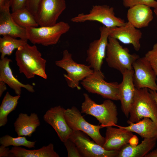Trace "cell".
<instances>
[{
    "label": "cell",
    "mask_w": 157,
    "mask_h": 157,
    "mask_svg": "<svg viewBox=\"0 0 157 157\" xmlns=\"http://www.w3.org/2000/svg\"><path fill=\"white\" fill-rule=\"evenodd\" d=\"M15 59L19 73L24 74L27 78H33L35 75L47 78L46 60L42 58L35 45L31 46L27 42L20 46L17 49Z\"/></svg>",
    "instance_id": "1"
},
{
    "label": "cell",
    "mask_w": 157,
    "mask_h": 157,
    "mask_svg": "<svg viewBox=\"0 0 157 157\" xmlns=\"http://www.w3.org/2000/svg\"><path fill=\"white\" fill-rule=\"evenodd\" d=\"M127 122H136L144 118L151 119L157 126V104L147 88H135Z\"/></svg>",
    "instance_id": "2"
},
{
    "label": "cell",
    "mask_w": 157,
    "mask_h": 157,
    "mask_svg": "<svg viewBox=\"0 0 157 157\" xmlns=\"http://www.w3.org/2000/svg\"><path fill=\"white\" fill-rule=\"evenodd\" d=\"M84 101L81 106V113L92 115L103 127L115 126L117 123L118 113L115 104L110 99L101 104H97L86 93L83 94Z\"/></svg>",
    "instance_id": "3"
},
{
    "label": "cell",
    "mask_w": 157,
    "mask_h": 157,
    "mask_svg": "<svg viewBox=\"0 0 157 157\" xmlns=\"http://www.w3.org/2000/svg\"><path fill=\"white\" fill-rule=\"evenodd\" d=\"M140 57L136 53H130L128 49L123 47L116 39L108 37L105 59L110 67L122 74L126 70L133 69V63Z\"/></svg>",
    "instance_id": "4"
},
{
    "label": "cell",
    "mask_w": 157,
    "mask_h": 157,
    "mask_svg": "<svg viewBox=\"0 0 157 157\" xmlns=\"http://www.w3.org/2000/svg\"><path fill=\"white\" fill-rule=\"evenodd\" d=\"M70 28L68 23L61 21L51 26L29 27L26 29L28 40L31 43L48 46L56 44Z\"/></svg>",
    "instance_id": "5"
},
{
    "label": "cell",
    "mask_w": 157,
    "mask_h": 157,
    "mask_svg": "<svg viewBox=\"0 0 157 157\" xmlns=\"http://www.w3.org/2000/svg\"><path fill=\"white\" fill-rule=\"evenodd\" d=\"M56 65L65 70L64 75L68 85L72 88L81 89L79 84L94 70L89 65L78 63L73 59L72 54L67 49L63 51L62 58L55 61Z\"/></svg>",
    "instance_id": "6"
},
{
    "label": "cell",
    "mask_w": 157,
    "mask_h": 157,
    "mask_svg": "<svg viewBox=\"0 0 157 157\" xmlns=\"http://www.w3.org/2000/svg\"><path fill=\"white\" fill-rule=\"evenodd\" d=\"M101 70L93 72L81 81V84L89 93L99 95L104 98L119 100V84L108 82Z\"/></svg>",
    "instance_id": "7"
},
{
    "label": "cell",
    "mask_w": 157,
    "mask_h": 157,
    "mask_svg": "<svg viewBox=\"0 0 157 157\" xmlns=\"http://www.w3.org/2000/svg\"><path fill=\"white\" fill-rule=\"evenodd\" d=\"M71 21L76 23L96 21L108 28L122 26L126 22L124 19L115 16L113 7L106 5L93 6L88 13L79 14L72 18Z\"/></svg>",
    "instance_id": "8"
},
{
    "label": "cell",
    "mask_w": 157,
    "mask_h": 157,
    "mask_svg": "<svg viewBox=\"0 0 157 157\" xmlns=\"http://www.w3.org/2000/svg\"><path fill=\"white\" fill-rule=\"evenodd\" d=\"M65 116L67 124L73 130H79L84 133L103 147L105 137L100 133V129L103 128L101 125H93L87 122L81 112L74 106L65 110Z\"/></svg>",
    "instance_id": "9"
},
{
    "label": "cell",
    "mask_w": 157,
    "mask_h": 157,
    "mask_svg": "<svg viewBox=\"0 0 157 157\" xmlns=\"http://www.w3.org/2000/svg\"><path fill=\"white\" fill-rule=\"evenodd\" d=\"M79 130H73L69 138L76 145L82 157H117L119 151L105 149Z\"/></svg>",
    "instance_id": "10"
},
{
    "label": "cell",
    "mask_w": 157,
    "mask_h": 157,
    "mask_svg": "<svg viewBox=\"0 0 157 157\" xmlns=\"http://www.w3.org/2000/svg\"><path fill=\"white\" fill-rule=\"evenodd\" d=\"M65 0H41L35 16L40 26L55 25L66 8Z\"/></svg>",
    "instance_id": "11"
},
{
    "label": "cell",
    "mask_w": 157,
    "mask_h": 157,
    "mask_svg": "<svg viewBox=\"0 0 157 157\" xmlns=\"http://www.w3.org/2000/svg\"><path fill=\"white\" fill-rule=\"evenodd\" d=\"M133 82L135 88H147L157 92V76L145 57H140L133 64Z\"/></svg>",
    "instance_id": "12"
},
{
    "label": "cell",
    "mask_w": 157,
    "mask_h": 157,
    "mask_svg": "<svg viewBox=\"0 0 157 157\" xmlns=\"http://www.w3.org/2000/svg\"><path fill=\"white\" fill-rule=\"evenodd\" d=\"M100 37L90 42L86 51V61L94 70H101L106 57L109 37V28L103 26L99 28Z\"/></svg>",
    "instance_id": "13"
},
{
    "label": "cell",
    "mask_w": 157,
    "mask_h": 157,
    "mask_svg": "<svg viewBox=\"0 0 157 157\" xmlns=\"http://www.w3.org/2000/svg\"><path fill=\"white\" fill-rule=\"evenodd\" d=\"M65 110L60 106L52 107L46 112L43 116L44 120L54 129L63 142L69 138L73 131L66 121Z\"/></svg>",
    "instance_id": "14"
},
{
    "label": "cell",
    "mask_w": 157,
    "mask_h": 157,
    "mask_svg": "<svg viewBox=\"0 0 157 157\" xmlns=\"http://www.w3.org/2000/svg\"><path fill=\"white\" fill-rule=\"evenodd\" d=\"M141 31L128 22L123 25L109 28V37L115 38L124 44H131L136 51L141 47Z\"/></svg>",
    "instance_id": "15"
},
{
    "label": "cell",
    "mask_w": 157,
    "mask_h": 157,
    "mask_svg": "<svg viewBox=\"0 0 157 157\" xmlns=\"http://www.w3.org/2000/svg\"><path fill=\"white\" fill-rule=\"evenodd\" d=\"M133 69L127 70L122 74V80L119 84V98L122 112L127 118L133 102L135 88L133 80Z\"/></svg>",
    "instance_id": "16"
},
{
    "label": "cell",
    "mask_w": 157,
    "mask_h": 157,
    "mask_svg": "<svg viewBox=\"0 0 157 157\" xmlns=\"http://www.w3.org/2000/svg\"><path fill=\"white\" fill-rule=\"evenodd\" d=\"M132 133L120 128L108 126L102 147L107 150L119 151L124 145L129 143L134 135Z\"/></svg>",
    "instance_id": "17"
},
{
    "label": "cell",
    "mask_w": 157,
    "mask_h": 157,
    "mask_svg": "<svg viewBox=\"0 0 157 157\" xmlns=\"http://www.w3.org/2000/svg\"><path fill=\"white\" fill-rule=\"evenodd\" d=\"M10 7L0 9V35L28 40L26 28L14 22L10 12Z\"/></svg>",
    "instance_id": "18"
},
{
    "label": "cell",
    "mask_w": 157,
    "mask_h": 157,
    "mask_svg": "<svg viewBox=\"0 0 157 157\" xmlns=\"http://www.w3.org/2000/svg\"><path fill=\"white\" fill-rule=\"evenodd\" d=\"M11 62V59L7 57L0 60V81H3L8 85L17 95H20L22 88L31 92H34L35 90L33 86L28 84L22 83L14 76L9 65Z\"/></svg>",
    "instance_id": "19"
},
{
    "label": "cell",
    "mask_w": 157,
    "mask_h": 157,
    "mask_svg": "<svg viewBox=\"0 0 157 157\" xmlns=\"http://www.w3.org/2000/svg\"><path fill=\"white\" fill-rule=\"evenodd\" d=\"M151 8L144 5L129 8L127 13L128 22L138 29L147 27L154 18Z\"/></svg>",
    "instance_id": "20"
},
{
    "label": "cell",
    "mask_w": 157,
    "mask_h": 157,
    "mask_svg": "<svg viewBox=\"0 0 157 157\" xmlns=\"http://www.w3.org/2000/svg\"><path fill=\"white\" fill-rule=\"evenodd\" d=\"M40 125L38 117L35 113H31L29 116L27 114L21 113L14 123L15 130L18 136L31 137Z\"/></svg>",
    "instance_id": "21"
},
{
    "label": "cell",
    "mask_w": 157,
    "mask_h": 157,
    "mask_svg": "<svg viewBox=\"0 0 157 157\" xmlns=\"http://www.w3.org/2000/svg\"><path fill=\"white\" fill-rule=\"evenodd\" d=\"M157 137L144 138L139 144L132 145L129 143L119 151L117 157H142L149 153L155 147Z\"/></svg>",
    "instance_id": "22"
},
{
    "label": "cell",
    "mask_w": 157,
    "mask_h": 157,
    "mask_svg": "<svg viewBox=\"0 0 157 157\" xmlns=\"http://www.w3.org/2000/svg\"><path fill=\"white\" fill-rule=\"evenodd\" d=\"M127 123L129 124L128 126H122L117 125L115 126L136 133L142 138L157 137V126L155 123L149 118H144L136 122H127Z\"/></svg>",
    "instance_id": "23"
},
{
    "label": "cell",
    "mask_w": 157,
    "mask_h": 157,
    "mask_svg": "<svg viewBox=\"0 0 157 157\" xmlns=\"http://www.w3.org/2000/svg\"><path fill=\"white\" fill-rule=\"evenodd\" d=\"M13 157H59L54 151V146L50 143L47 146L33 150L26 149L20 147H12L10 150Z\"/></svg>",
    "instance_id": "24"
},
{
    "label": "cell",
    "mask_w": 157,
    "mask_h": 157,
    "mask_svg": "<svg viewBox=\"0 0 157 157\" xmlns=\"http://www.w3.org/2000/svg\"><path fill=\"white\" fill-rule=\"evenodd\" d=\"M20 97V95L13 96L6 92L0 106V127L6 124L8 115L15 110Z\"/></svg>",
    "instance_id": "25"
},
{
    "label": "cell",
    "mask_w": 157,
    "mask_h": 157,
    "mask_svg": "<svg viewBox=\"0 0 157 157\" xmlns=\"http://www.w3.org/2000/svg\"><path fill=\"white\" fill-rule=\"evenodd\" d=\"M12 18L18 26L24 28L39 26L34 16L26 8L11 13Z\"/></svg>",
    "instance_id": "26"
},
{
    "label": "cell",
    "mask_w": 157,
    "mask_h": 157,
    "mask_svg": "<svg viewBox=\"0 0 157 157\" xmlns=\"http://www.w3.org/2000/svg\"><path fill=\"white\" fill-rule=\"evenodd\" d=\"M26 40L18 39L11 36L5 35L0 38V52L1 59L6 56H10L13 51L27 42Z\"/></svg>",
    "instance_id": "27"
},
{
    "label": "cell",
    "mask_w": 157,
    "mask_h": 157,
    "mask_svg": "<svg viewBox=\"0 0 157 157\" xmlns=\"http://www.w3.org/2000/svg\"><path fill=\"white\" fill-rule=\"evenodd\" d=\"M36 141L28 140L25 136L13 137L9 135H6L0 138V144L6 147L10 146L17 147L24 146L29 148H35Z\"/></svg>",
    "instance_id": "28"
},
{
    "label": "cell",
    "mask_w": 157,
    "mask_h": 157,
    "mask_svg": "<svg viewBox=\"0 0 157 157\" xmlns=\"http://www.w3.org/2000/svg\"><path fill=\"white\" fill-rule=\"evenodd\" d=\"M123 6L130 8L138 5H144L155 8L157 7V1L155 0H122Z\"/></svg>",
    "instance_id": "29"
},
{
    "label": "cell",
    "mask_w": 157,
    "mask_h": 157,
    "mask_svg": "<svg viewBox=\"0 0 157 157\" xmlns=\"http://www.w3.org/2000/svg\"><path fill=\"white\" fill-rule=\"evenodd\" d=\"M144 57L157 76V43L155 44L152 49L145 54Z\"/></svg>",
    "instance_id": "30"
},
{
    "label": "cell",
    "mask_w": 157,
    "mask_h": 157,
    "mask_svg": "<svg viewBox=\"0 0 157 157\" xmlns=\"http://www.w3.org/2000/svg\"><path fill=\"white\" fill-rule=\"evenodd\" d=\"M63 143L67 149L68 157H82L76 145L70 138Z\"/></svg>",
    "instance_id": "31"
},
{
    "label": "cell",
    "mask_w": 157,
    "mask_h": 157,
    "mask_svg": "<svg viewBox=\"0 0 157 157\" xmlns=\"http://www.w3.org/2000/svg\"><path fill=\"white\" fill-rule=\"evenodd\" d=\"M27 0H11L10 8L12 12L26 8Z\"/></svg>",
    "instance_id": "32"
},
{
    "label": "cell",
    "mask_w": 157,
    "mask_h": 157,
    "mask_svg": "<svg viewBox=\"0 0 157 157\" xmlns=\"http://www.w3.org/2000/svg\"><path fill=\"white\" fill-rule=\"evenodd\" d=\"M41 0H27L26 8L34 16L38 11Z\"/></svg>",
    "instance_id": "33"
},
{
    "label": "cell",
    "mask_w": 157,
    "mask_h": 157,
    "mask_svg": "<svg viewBox=\"0 0 157 157\" xmlns=\"http://www.w3.org/2000/svg\"><path fill=\"white\" fill-rule=\"evenodd\" d=\"M0 157H13V156L10 152L9 148L1 145L0 146Z\"/></svg>",
    "instance_id": "34"
},
{
    "label": "cell",
    "mask_w": 157,
    "mask_h": 157,
    "mask_svg": "<svg viewBox=\"0 0 157 157\" xmlns=\"http://www.w3.org/2000/svg\"><path fill=\"white\" fill-rule=\"evenodd\" d=\"M11 0H0V9L10 7Z\"/></svg>",
    "instance_id": "35"
},
{
    "label": "cell",
    "mask_w": 157,
    "mask_h": 157,
    "mask_svg": "<svg viewBox=\"0 0 157 157\" xmlns=\"http://www.w3.org/2000/svg\"><path fill=\"white\" fill-rule=\"evenodd\" d=\"M6 89V84L3 81H0V97H1L3 92Z\"/></svg>",
    "instance_id": "36"
},
{
    "label": "cell",
    "mask_w": 157,
    "mask_h": 157,
    "mask_svg": "<svg viewBox=\"0 0 157 157\" xmlns=\"http://www.w3.org/2000/svg\"><path fill=\"white\" fill-rule=\"evenodd\" d=\"M138 139L137 137L133 135L130 139L129 143L132 145H135L138 144Z\"/></svg>",
    "instance_id": "37"
},
{
    "label": "cell",
    "mask_w": 157,
    "mask_h": 157,
    "mask_svg": "<svg viewBox=\"0 0 157 157\" xmlns=\"http://www.w3.org/2000/svg\"><path fill=\"white\" fill-rule=\"evenodd\" d=\"M144 157H157V149L149 152Z\"/></svg>",
    "instance_id": "38"
},
{
    "label": "cell",
    "mask_w": 157,
    "mask_h": 157,
    "mask_svg": "<svg viewBox=\"0 0 157 157\" xmlns=\"http://www.w3.org/2000/svg\"><path fill=\"white\" fill-rule=\"evenodd\" d=\"M149 90L157 104V92L149 89Z\"/></svg>",
    "instance_id": "39"
},
{
    "label": "cell",
    "mask_w": 157,
    "mask_h": 157,
    "mask_svg": "<svg viewBox=\"0 0 157 157\" xmlns=\"http://www.w3.org/2000/svg\"><path fill=\"white\" fill-rule=\"evenodd\" d=\"M154 12L157 18V7L154 8Z\"/></svg>",
    "instance_id": "40"
}]
</instances>
